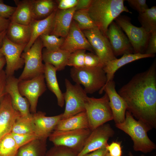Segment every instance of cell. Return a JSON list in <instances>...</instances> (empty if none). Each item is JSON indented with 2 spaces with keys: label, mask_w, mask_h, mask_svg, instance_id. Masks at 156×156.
Returning <instances> with one entry per match:
<instances>
[{
  "label": "cell",
  "mask_w": 156,
  "mask_h": 156,
  "mask_svg": "<svg viewBox=\"0 0 156 156\" xmlns=\"http://www.w3.org/2000/svg\"><path fill=\"white\" fill-rule=\"evenodd\" d=\"M127 110L150 130L156 128V62L119 90Z\"/></svg>",
  "instance_id": "obj_1"
},
{
  "label": "cell",
  "mask_w": 156,
  "mask_h": 156,
  "mask_svg": "<svg viewBox=\"0 0 156 156\" xmlns=\"http://www.w3.org/2000/svg\"><path fill=\"white\" fill-rule=\"evenodd\" d=\"M123 0H92L88 14L102 33L106 32L111 23L124 12L131 13ZM107 37V36H106Z\"/></svg>",
  "instance_id": "obj_2"
},
{
  "label": "cell",
  "mask_w": 156,
  "mask_h": 156,
  "mask_svg": "<svg viewBox=\"0 0 156 156\" xmlns=\"http://www.w3.org/2000/svg\"><path fill=\"white\" fill-rule=\"evenodd\" d=\"M116 127L129 135L133 142L134 151L146 154L156 148V145L149 138L147 132L151 130L144 124L135 119L127 110L123 122L115 124Z\"/></svg>",
  "instance_id": "obj_3"
},
{
  "label": "cell",
  "mask_w": 156,
  "mask_h": 156,
  "mask_svg": "<svg viewBox=\"0 0 156 156\" xmlns=\"http://www.w3.org/2000/svg\"><path fill=\"white\" fill-rule=\"evenodd\" d=\"M70 76L76 83L82 85L87 94H92L104 87L107 81L106 73L101 67H73Z\"/></svg>",
  "instance_id": "obj_4"
},
{
  "label": "cell",
  "mask_w": 156,
  "mask_h": 156,
  "mask_svg": "<svg viewBox=\"0 0 156 156\" xmlns=\"http://www.w3.org/2000/svg\"><path fill=\"white\" fill-rule=\"evenodd\" d=\"M90 126L92 131L107 122L113 120L107 94L99 98L88 97L85 104Z\"/></svg>",
  "instance_id": "obj_5"
},
{
  "label": "cell",
  "mask_w": 156,
  "mask_h": 156,
  "mask_svg": "<svg viewBox=\"0 0 156 156\" xmlns=\"http://www.w3.org/2000/svg\"><path fill=\"white\" fill-rule=\"evenodd\" d=\"M43 47L39 37L28 51L22 53L21 57L24 62L25 67L18 78L20 81L30 79L44 74V64L42 62V52Z\"/></svg>",
  "instance_id": "obj_6"
},
{
  "label": "cell",
  "mask_w": 156,
  "mask_h": 156,
  "mask_svg": "<svg viewBox=\"0 0 156 156\" xmlns=\"http://www.w3.org/2000/svg\"><path fill=\"white\" fill-rule=\"evenodd\" d=\"M65 83L66 90L63 94L65 106L62 119L85 111V104L88 97L80 85H73L67 79H65Z\"/></svg>",
  "instance_id": "obj_7"
},
{
  "label": "cell",
  "mask_w": 156,
  "mask_h": 156,
  "mask_svg": "<svg viewBox=\"0 0 156 156\" xmlns=\"http://www.w3.org/2000/svg\"><path fill=\"white\" fill-rule=\"evenodd\" d=\"M114 20L125 33L134 53L144 54L150 34L147 33L142 27H138L134 25L129 18L126 16L119 15Z\"/></svg>",
  "instance_id": "obj_8"
},
{
  "label": "cell",
  "mask_w": 156,
  "mask_h": 156,
  "mask_svg": "<svg viewBox=\"0 0 156 156\" xmlns=\"http://www.w3.org/2000/svg\"><path fill=\"white\" fill-rule=\"evenodd\" d=\"M91 131L89 129L54 130L49 138V140L54 146H65L79 153L83 148Z\"/></svg>",
  "instance_id": "obj_9"
},
{
  "label": "cell",
  "mask_w": 156,
  "mask_h": 156,
  "mask_svg": "<svg viewBox=\"0 0 156 156\" xmlns=\"http://www.w3.org/2000/svg\"><path fill=\"white\" fill-rule=\"evenodd\" d=\"M82 31L103 66L108 62L116 58L108 38L98 28Z\"/></svg>",
  "instance_id": "obj_10"
},
{
  "label": "cell",
  "mask_w": 156,
  "mask_h": 156,
  "mask_svg": "<svg viewBox=\"0 0 156 156\" xmlns=\"http://www.w3.org/2000/svg\"><path fill=\"white\" fill-rule=\"evenodd\" d=\"M26 46L13 42L6 36L4 38L0 48V52L5 60L6 66L5 72L7 77L13 76L15 71L21 68L24 65L21 55Z\"/></svg>",
  "instance_id": "obj_11"
},
{
  "label": "cell",
  "mask_w": 156,
  "mask_h": 156,
  "mask_svg": "<svg viewBox=\"0 0 156 156\" xmlns=\"http://www.w3.org/2000/svg\"><path fill=\"white\" fill-rule=\"evenodd\" d=\"M18 88L21 95L28 101L30 111L33 114L36 113L39 97L46 90L44 74L30 79L20 81Z\"/></svg>",
  "instance_id": "obj_12"
},
{
  "label": "cell",
  "mask_w": 156,
  "mask_h": 156,
  "mask_svg": "<svg viewBox=\"0 0 156 156\" xmlns=\"http://www.w3.org/2000/svg\"><path fill=\"white\" fill-rule=\"evenodd\" d=\"M114 132L110 125L105 123L92 131L87 138L83 147L76 156H83L86 154L107 146L109 138L113 137Z\"/></svg>",
  "instance_id": "obj_13"
},
{
  "label": "cell",
  "mask_w": 156,
  "mask_h": 156,
  "mask_svg": "<svg viewBox=\"0 0 156 156\" xmlns=\"http://www.w3.org/2000/svg\"><path fill=\"white\" fill-rule=\"evenodd\" d=\"M106 35L116 57L133 53V49L127 36L115 22L109 25Z\"/></svg>",
  "instance_id": "obj_14"
},
{
  "label": "cell",
  "mask_w": 156,
  "mask_h": 156,
  "mask_svg": "<svg viewBox=\"0 0 156 156\" xmlns=\"http://www.w3.org/2000/svg\"><path fill=\"white\" fill-rule=\"evenodd\" d=\"M103 91L108 96L113 120L115 124L123 122L125 118L127 106L123 99L116 92L113 79L106 83L104 87L99 90V93L102 94Z\"/></svg>",
  "instance_id": "obj_15"
},
{
  "label": "cell",
  "mask_w": 156,
  "mask_h": 156,
  "mask_svg": "<svg viewBox=\"0 0 156 156\" xmlns=\"http://www.w3.org/2000/svg\"><path fill=\"white\" fill-rule=\"evenodd\" d=\"M20 116L13 107L10 95L6 93L0 103V142L10 133L16 120Z\"/></svg>",
  "instance_id": "obj_16"
},
{
  "label": "cell",
  "mask_w": 156,
  "mask_h": 156,
  "mask_svg": "<svg viewBox=\"0 0 156 156\" xmlns=\"http://www.w3.org/2000/svg\"><path fill=\"white\" fill-rule=\"evenodd\" d=\"M60 49L70 53L79 50H88L92 52L93 51L82 31L73 20L69 31L64 38Z\"/></svg>",
  "instance_id": "obj_17"
},
{
  "label": "cell",
  "mask_w": 156,
  "mask_h": 156,
  "mask_svg": "<svg viewBox=\"0 0 156 156\" xmlns=\"http://www.w3.org/2000/svg\"><path fill=\"white\" fill-rule=\"evenodd\" d=\"M20 80L13 76L7 77L5 87L6 92L9 94L11 99L14 108L19 112L21 116H29L30 104L27 100L23 97L18 88Z\"/></svg>",
  "instance_id": "obj_18"
},
{
  "label": "cell",
  "mask_w": 156,
  "mask_h": 156,
  "mask_svg": "<svg viewBox=\"0 0 156 156\" xmlns=\"http://www.w3.org/2000/svg\"><path fill=\"white\" fill-rule=\"evenodd\" d=\"M62 113L52 116H47L46 113L38 112L33 114L35 127V134L39 139L46 140L62 119Z\"/></svg>",
  "instance_id": "obj_19"
},
{
  "label": "cell",
  "mask_w": 156,
  "mask_h": 156,
  "mask_svg": "<svg viewBox=\"0 0 156 156\" xmlns=\"http://www.w3.org/2000/svg\"><path fill=\"white\" fill-rule=\"evenodd\" d=\"M75 7L65 10H56L52 31L50 34L65 38L68 34L73 20Z\"/></svg>",
  "instance_id": "obj_20"
},
{
  "label": "cell",
  "mask_w": 156,
  "mask_h": 156,
  "mask_svg": "<svg viewBox=\"0 0 156 156\" xmlns=\"http://www.w3.org/2000/svg\"><path fill=\"white\" fill-rule=\"evenodd\" d=\"M57 9L47 17L41 20L34 19L31 22L29 25L31 29V38L25 47L24 52L28 51L40 36L44 34H50Z\"/></svg>",
  "instance_id": "obj_21"
},
{
  "label": "cell",
  "mask_w": 156,
  "mask_h": 156,
  "mask_svg": "<svg viewBox=\"0 0 156 156\" xmlns=\"http://www.w3.org/2000/svg\"><path fill=\"white\" fill-rule=\"evenodd\" d=\"M155 56V55L140 53L125 54L119 58H116L108 62L103 67V69L106 75V83L110 80L113 79L114 74L116 72L123 66L138 60L146 58L154 57Z\"/></svg>",
  "instance_id": "obj_22"
},
{
  "label": "cell",
  "mask_w": 156,
  "mask_h": 156,
  "mask_svg": "<svg viewBox=\"0 0 156 156\" xmlns=\"http://www.w3.org/2000/svg\"><path fill=\"white\" fill-rule=\"evenodd\" d=\"M31 36V29L29 25L10 21L6 36L11 42L17 44L26 45L30 40Z\"/></svg>",
  "instance_id": "obj_23"
},
{
  "label": "cell",
  "mask_w": 156,
  "mask_h": 156,
  "mask_svg": "<svg viewBox=\"0 0 156 156\" xmlns=\"http://www.w3.org/2000/svg\"><path fill=\"white\" fill-rule=\"evenodd\" d=\"M88 129H90L86 113L85 111L66 118L62 119L56 126L54 130Z\"/></svg>",
  "instance_id": "obj_24"
},
{
  "label": "cell",
  "mask_w": 156,
  "mask_h": 156,
  "mask_svg": "<svg viewBox=\"0 0 156 156\" xmlns=\"http://www.w3.org/2000/svg\"><path fill=\"white\" fill-rule=\"evenodd\" d=\"M15 10L9 19L10 21L29 25L33 18L31 0H15Z\"/></svg>",
  "instance_id": "obj_25"
},
{
  "label": "cell",
  "mask_w": 156,
  "mask_h": 156,
  "mask_svg": "<svg viewBox=\"0 0 156 156\" xmlns=\"http://www.w3.org/2000/svg\"><path fill=\"white\" fill-rule=\"evenodd\" d=\"M57 71L56 68L51 64L45 63L44 75L47 86L56 96L58 105L62 107L65 102L63 93L58 83L56 74Z\"/></svg>",
  "instance_id": "obj_26"
},
{
  "label": "cell",
  "mask_w": 156,
  "mask_h": 156,
  "mask_svg": "<svg viewBox=\"0 0 156 156\" xmlns=\"http://www.w3.org/2000/svg\"><path fill=\"white\" fill-rule=\"evenodd\" d=\"M70 54L61 49L54 51H49L46 49L42 53L43 60L45 63L53 65L57 71H61L67 66Z\"/></svg>",
  "instance_id": "obj_27"
},
{
  "label": "cell",
  "mask_w": 156,
  "mask_h": 156,
  "mask_svg": "<svg viewBox=\"0 0 156 156\" xmlns=\"http://www.w3.org/2000/svg\"><path fill=\"white\" fill-rule=\"evenodd\" d=\"M34 19L39 20L49 16L57 9L55 1L31 0Z\"/></svg>",
  "instance_id": "obj_28"
},
{
  "label": "cell",
  "mask_w": 156,
  "mask_h": 156,
  "mask_svg": "<svg viewBox=\"0 0 156 156\" xmlns=\"http://www.w3.org/2000/svg\"><path fill=\"white\" fill-rule=\"evenodd\" d=\"M46 140H34L20 147L16 156H45Z\"/></svg>",
  "instance_id": "obj_29"
},
{
  "label": "cell",
  "mask_w": 156,
  "mask_h": 156,
  "mask_svg": "<svg viewBox=\"0 0 156 156\" xmlns=\"http://www.w3.org/2000/svg\"><path fill=\"white\" fill-rule=\"evenodd\" d=\"M10 133L18 134H35V127L33 114L27 116H20L19 117L14 124Z\"/></svg>",
  "instance_id": "obj_30"
},
{
  "label": "cell",
  "mask_w": 156,
  "mask_h": 156,
  "mask_svg": "<svg viewBox=\"0 0 156 156\" xmlns=\"http://www.w3.org/2000/svg\"><path fill=\"white\" fill-rule=\"evenodd\" d=\"M139 14L138 19L141 27L149 34L156 31V6Z\"/></svg>",
  "instance_id": "obj_31"
},
{
  "label": "cell",
  "mask_w": 156,
  "mask_h": 156,
  "mask_svg": "<svg viewBox=\"0 0 156 156\" xmlns=\"http://www.w3.org/2000/svg\"><path fill=\"white\" fill-rule=\"evenodd\" d=\"M73 18L82 31L98 28L90 17L88 10H76L73 14Z\"/></svg>",
  "instance_id": "obj_32"
},
{
  "label": "cell",
  "mask_w": 156,
  "mask_h": 156,
  "mask_svg": "<svg viewBox=\"0 0 156 156\" xmlns=\"http://www.w3.org/2000/svg\"><path fill=\"white\" fill-rule=\"evenodd\" d=\"M19 148L10 133L0 142V156H16Z\"/></svg>",
  "instance_id": "obj_33"
},
{
  "label": "cell",
  "mask_w": 156,
  "mask_h": 156,
  "mask_svg": "<svg viewBox=\"0 0 156 156\" xmlns=\"http://www.w3.org/2000/svg\"><path fill=\"white\" fill-rule=\"evenodd\" d=\"M39 38L43 47L49 51H54L60 49L64 40V38L49 34H42Z\"/></svg>",
  "instance_id": "obj_34"
},
{
  "label": "cell",
  "mask_w": 156,
  "mask_h": 156,
  "mask_svg": "<svg viewBox=\"0 0 156 156\" xmlns=\"http://www.w3.org/2000/svg\"><path fill=\"white\" fill-rule=\"evenodd\" d=\"M86 53L85 50H79L70 53L68 60L67 66L76 68L84 67Z\"/></svg>",
  "instance_id": "obj_35"
},
{
  "label": "cell",
  "mask_w": 156,
  "mask_h": 156,
  "mask_svg": "<svg viewBox=\"0 0 156 156\" xmlns=\"http://www.w3.org/2000/svg\"><path fill=\"white\" fill-rule=\"evenodd\" d=\"M78 153L65 146L54 145L46 152L45 156H76Z\"/></svg>",
  "instance_id": "obj_36"
},
{
  "label": "cell",
  "mask_w": 156,
  "mask_h": 156,
  "mask_svg": "<svg viewBox=\"0 0 156 156\" xmlns=\"http://www.w3.org/2000/svg\"><path fill=\"white\" fill-rule=\"evenodd\" d=\"M10 133L19 148L34 140L39 139L35 134H18Z\"/></svg>",
  "instance_id": "obj_37"
},
{
  "label": "cell",
  "mask_w": 156,
  "mask_h": 156,
  "mask_svg": "<svg viewBox=\"0 0 156 156\" xmlns=\"http://www.w3.org/2000/svg\"><path fill=\"white\" fill-rule=\"evenodd\" d=\"M85 66L89 68L103 67V65L100 59L92 53H86L84 59Z\"/></svg>",
  "instance_id": "obj_38"
},
{
  "label": "cell",
  "mask_w": 156,
  "mask_h": 156,
  "mask_svg": "<svg viewBox=\"0 0 156 156\" xmlns=\"http://www.w3.org/2000/svg\"><path fill=\"white\" fill-rule=\"evenodd\" d=\"M16 7L5 4L2 0H0V18L10 19L14 12Z\"/></svg>",
  "instance_id": "obj_39"
},
{
  "label": "cell",
  "mask_w": 156,
  "mask_h": 156,
  "mask_svg": "<svg viewBox=\"0 0 156 156\" xmlns=\"http://www.w3.org/2000/svg\"><path fill=\"white\" fill-rule=\"evenodd\" d=\"M127 1L129 5L139 13L149 8L145 0H128Z\"/></svg>",
  "instance_id": "obj_40"
},
{
  "label": "cell",
  "mask_w": 156,
  "mask_h": 156,
  "mask_svg": "<svg viewBox=\"0 0 156 156\" xmlns=\"http://www.w3.org/2000/svg\"><path fill=\"white\" fill-rule=\"evenodd\" d=\"M156 53V31L150 35L144 54L155 55Z\"/></svg>",
  "instance_id": "obj_41"
},
{
  "label": "cell",
  "mask_w": 156,
  "mask_h": 156,
  "mask_svg": "<svg viewBox=\"0 0 156 156\" xmlns=\"http://www.w3.org/2000/svg\"><path fill=\"white\" fill-rule=\"evenodd\" d=\"M55 1L58 9L65 10L75 7L78 0H58Z\"/></svg>",
  "instance_id": "obj_42"
},
{
  "label": "cell",
  "mask_w": 156,
  "mask_h": 156,
  "mask_svg": "<svg viewBox=\"0 0 156 156\" xmlns=\"http://www.w3.org/2000/svg\"><path fill=\"white\" fill-rule=\"evenodd\" d=\"M108 152L111 156H122V151L120 143L113 142L106 146Z\"/></svg>",
  "instance_id": "obj_43"
},
{
  "label": "cell",
  "mask_w": 156,
  "mask_h": 156,
  "mask_svg": "<svg viewBox=\"0 0 156 156\" xmlns=\"http://www.w3.org/2000/svg\"><path fill=\"white\" fill-rule=\"evenodd\" d=\"M7 78L5 71L3 70L0 74V103L6 93L5 87Z\"/></svg>",
  "instance_id": "obj_44"
},
{
  "label": "cell",
  "mask_w": 156,
  "mask_h": 156,
  "mask_svg": "<svg viewBox=\"0 0 156 156\" xmlns=\"http://www.w3.org/2000/svg\"><path fill=\"white\" fill-rule=\"evenodd\" d=\"M108 152L106 146H105L87 153L83 156H105Z\"/></svg>",
  "instance_id": "obj_45"
},
{
  "label": "cell",
  "mask_w": 156,
  "mask_h": 156,
  "mask_svg": "<svg viewBox=\"0 0 156 156\" xmlns=\"http://www.w3.org/2000/svg\"><path fill=\"white\" fill-rule=\"evenodd\" d=\"M92 0H78L75 8L77 10H88Z\"/></svg>",
  "instance_id": "obj_46"
},
{
  "label": "cell",
  "mask_w": 156,
  "mask_h": 156,
  "mask_svg": "<svg viewBox=\"0 0 156 156\" xmlns=\"http://www.w3.org/2000/svg\"><path fill=\"white\" fill-rule=\"evenodd\" d=\"M10 22L9 19L0 18V33L7 29Z\"/></svg>",
  "instance_id": "obj_47"
},
{
  "label": "cell",
  "mask_w": 156,
  "mask_h": 156,
  "mask_svg": "<svg viewBox=\"0 0 156 156\" xmlns=\"http://www.w3.org/2000/svg\"><path fill=\"white\" fill-rule=\"evenodd\" d=\"M7 30L0 33V48L2 46L4 39L6 35Z\"/></svg>",
  "instance_id": "obj_48"
},
{
  "label": "cell",
  "mask_w": 156,
  "mask_h": 156,
  "mask_svg": "<svg viewBox=\"0 0 156 156\" xmlns=\"http://www.w3.org/2000/svg\"><path fill=\"white\" fill-rule=\"evenodd\" d=\"M6 64L5 59L4 56L0 58V74L3 70L2 68Z\"/></svg>",
  "instance_id": "obj_49"
},
{
  "label": "cell",
  "mask_w": 156,
  "mask_h": 156,
  "mask_svg": "<svg viewBox=\"0 0 156 156\" xmlns=\"http://www.w3.org/2000/svg\"><path fill=\"white\" fill-rule=\"evenodd\" d=\"M128 155L129 156H134L132 152L131 151H129V153ZM140 156H146L145 155H140Z\"/></svg>",
  "instance_id": "obj_50"
},
{
  "label": "cell",
  "mask_w": 156,
  "mask_h": 156,
  "mask_svg": "<svg viewBox=\"0 0 156 156\" xmlns=\"http://www.w3.org/2000/svg\"><path fill=\"white\" fill-rule=\"evenodd\" d=\"M105 156H111L108 152L106 154Z\"/></svg>",
  "instance_id": "obj_51"
},
{
  "label": "cell",
  "mask_w": 156,
  "mask_h": 156,
  "mask_svg": "<svg viewBox=\"0 0 156 156\" xmlns=\"http://www.w3.org/2000/svg\"><path fill=\"white\" fill-rule=\"evenodd\" d=\"M3 56V55L0 52V58Z\"/></svg>",
  "instance_id": "obj_52"
},
{
  "label": "cell",
  "mask_w": 156,
  "mask_h": 156,
  "mask_svg": "<svg viewBox=\"0 0 156 156\" xmlns=\"http://www.w3.org/2000/svg\"><path fill=\"white\" fill-rule=\"evenodd\" d=\"M152 156H156V155H154Z\"/></svg>",
  "instance_id": "obj_53"
}]
</instances>
